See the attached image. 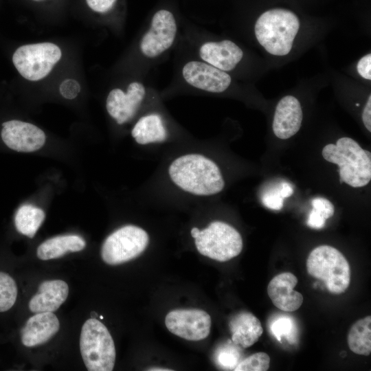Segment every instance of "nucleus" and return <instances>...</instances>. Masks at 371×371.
Wrapping results in <instances>:
<instances>
[{
  "instance_id": "37",
  "label": "nucleus",
  "mask_w": 371,
  "mask_h": 371,
  "mask_svg": "<svg viewBox=\"0 0 371 371\" xmlns=\"http://www.w3.org/2000/svg\"><path fill=\"white\" fill-rule=\"evenodd\" d=\"M148 370H156V371H159V370H162V371H168V370H170V369H165V368H153L152 369H149Z\"/></svg>"
},
{
  "instance_id": "25",
  "label": "nucleus",
  "mask_w": 371,
  "mask_h": 371,
  "mask_svg": "<svg viewBox=\"0 0 371 371\" xmlns=\"http://www.w3.org/2000/svg\"><path fill=\"white\" fill-rule=\"evenodd\" d=\"M237 346L234 343H229L217 349L215 352V361L220 368L225 370H234L240 358Z\"/></svg>"
},
{
  "instance_id": "26",
  "label": "nucleus",
  "mask_w": 371,
  "mask_h": 371,
  "mask_svg": "<svg viewBox=\"0 0 371 371\" xmlns=\"http://www.w3.org/2000/svg\"><path fill=\"white\" fill-rule=\"evenodd\" d=\"M273 335L280 341L283 337H286L290 344L295 341V325L293 319L287 316H280L271 323L270 326Z\"/></svg>"
},
{
  "instance_id": "9",
  "label": "nucleus",
  "mask_w": 371,
  "mask_h": 371,
  "mask_svg": "<svg viewBox=\"0 0 371 371\" xmlns=\"http://www.w3.org/2000/svg\"><path fill=\"white\" fill-rule=\"evenodd\" d=\"M177 33V25L173 14L166 10H158L140 40L141 53L148 58L161 56L173 45Z\"/></svg>"
},
{
  "instance_id": "17",
  "label": "nucleus",
  "mask_w": 371,
  "mask_h": 371,
  "mask_svg": "<svg viewBox=\"0 0 371 371\" xmlns=\"http://www.w3.org/2000/svg\"><path fill=\"white\" fill-rule=\"evenodd\" d=\"M60 323L53 312L38 313L30 317L21 330V341L34 347L48 341L59 330Z\"/></svg>"
},
{
  "instance_id": "10",
  "label": "nucleus",
  "mask_w": 371,
  "mask_h": 371,
  "mask_svg": "<svg viewBox=\"0 0 371 371\" xmlns=\"http://www.w3.org/2000/svg\"><path fill=\"white\" fill-rule=\"evenodd\" d=\"M210 315L200 309H176L169 312L165 324L172 334L190 341L205 339L211 328Z\"/></svg>"
},
{
  "instance_id": "16",
  "label": "nucleus",
  "mask_w": 371,
  "mask_h": 371,
  "mask_svg": "<svg viewBox=\"0 0 371 371\" xmlns=\"http://www.w3.org/2000/svg\"><path fill=\"white\" fill-rule=\"evenodd\" d=\"M302 121L300 102L292 95H286L276 106L273 121V133L280 139H289L298 132Z\"/></svg>"
},
{
  "instance_id": "38",
  "label": "nucleus",
  "mask_w": 371,
  "mask_h": 371,
  "mask_svg": "<svg viewBox=\"0 0 371 371\" xmlns=\"http://www.w3.org/2000/svg\"><path fill=\"white\" fill-rule=\"evenodd\" d=\"M100 317L101 319H102V318H103V317H102V316H100Z\"/></svg>"
},
{
  "instance_id": "22",
  "label": "nucleus",
  "mask_w": 371,
  "mask_h": 371,
  "mask_svg": "<svg viewBox=\"0 0 371 371\" xmlns=\"http://www.w3.org/2000/svg\"><path fill=\"white\" fill-rule=\"evenodd\" d=\"M350 350L355 354L368 356L371 353V317L357 320L348 335Z\"/></svg>"
},
{
  "instance_id": "33",
  "label": "nucleus",
  "mask_w": 371,
  "mask_h": 371,
  "mask_svg": "<svg viewBox=\"0 0 371 371\" xmlns=\"http://www.w3.org/2000/svg\"><path fill=\"white\" fill-rule=\"evenodd\" d=\"M325 218L315 210H312L308 215L307 225L314 229H321L325 225Z\"/></svg>"
},
{
  "instance_id": "5",
  "label": "nucleus",
  "mask_w": 371,
  "mask_h": 371,
  "mask_svg": "<svg viewBox=\"0 0 371 371\" xmlns=\"http://www.w3.org/2000/svg\"><path fill=\"white\" fill-rule=\"evenodd\" d=\"M307 271L311 276L322 280L330 293L340 294L350 282V265L344 255L329 245L315 248L306 260Z\"/></svg>"
},
{
  "instance_id": "18",
  "label": "nucleus",
  "mask_w": 371,
  "mask_h": 371,
  "mask_svg": "<svg viewBox=\"0 0 371 371\" xmlns=\"http://www.w3.org/2000/svg\"><path fill=\"white\" fill-rule=\"evenodd\" d=\"M69 294L68 284L62 280H46L29 302V308L34 313L54 312L65 302Z\"/></svg>"
},
{
  "instance_id": "6",
  "label": "nucleus",
  "mask_w": 371,
  "mask_h": 371,
  "mask_svg": "<svg viewBox=\"0 0 371 371\" xmlns=\"http://www.w3.org/2000/svg\"><path fill=\"white\" fill-rule=\"evenodd\" d=\"M198 251L211 259L225 262L240 254L243 239L232 226L222 221H214L200 230L194 238Z\"/></svg>"
},
{
  "instance_id": "2",
  "label": "nucleus",
  "mask_w": 371,
  "mask_h": 371,
  "mask_svg": "<svg viewBox=\"0 0 371 371\" xmlns=\"http://www.w3.org/2000/svg\"><path fill=\"white\" fill-rule=\"evenodd\" d=\"M322 156L328 162L338 165L341 183L360 188L370 181V153L354 139L344 137L339 139L336 144H327L323 148Z\"/></svg>"
},
{
  "instance_id": "35",
  "label": "nucleus",
  "mask_w": 371,
  "mask_h": 371,
  "mask_svg": "<svg viewBox=\"0 0 371 371\" xmlns=\"http://www.w3.org/2000/svg\"><path fill=\"white\" fill-rule=\"evenodd\" d=\"M279 192L280 195L283 198H287L293 194V189L290 183L287 182H283L280 185Z\"/></svg>"
},
{
  "instance_id": "32",
  "label": "nucleus",
  "mask_w": 371,
  "mask_h": 371,
  "mask_svg": "<svg viewBox=\"0 0 371 371\" xmlns=\"http://www.w3.org/2000/svg\"><path fill=\"white\" fill-rule=\"evenodd\" d=\"M357 71L365 79H371V54L362 57L357 63Z\"/></svg>"
},
{
  "instance_id": "3",
  "label": "nucleus",
  "mask_w": 371,
  "mask_h": 371,
  "mask_svg": "<svg viewBox=\"0 0 371 371\" xmlns=\"http://www.w3.org/2000/svg\"><path fill=\"white\" fill-rule=\"evenodd\" d=\"M299 27V19L293 12L278 8L262 13L254 30L258 41L269 54L285 56L292 48Z\"/></svg>"
},
{
  "instance_id": "29",
  "label": "nucleus",
  "mask_w": 371,
  "mask_h": 371,
  "mask_svg": "<svg viewBox=\"0 0 371 371\" xmlns=\"http://www.w3.org/2000/svg\"><path fill=\"white\" fill-rule=\"evenodd\" d=\"M263 205L271 210H280L284 204V198L280 195L279 189L269 191L262 197Z\"/></svg>"
},
{
  "instance_id": "34",
  "label": "nucleus",
  "mask_w": 371,
  "mask_h": 371,
  "mask_svg": "<svg viewBox=\"0 0 371 371\" xmlns=\"http://www.w3.org/2000/svg\"><path fill=\"white\" fill-rule=\"evenodd\" d=\"M362 120L366 128L371 131V95H369L368 102L362 113Z\"/></svg>"
},
{
  "instance_id": "21",
  "label": "nucleus",
  "mask_w": 371,
  "mask_h": 371,
  "mask_svg": "<svg viewBox=\"0 0 371 371\" xmlns=\"http://www.w3.org/2000/svg\"><path fill=\"white\" fill-rule=\"evenodd\" d=\"M131 134L139 144L163 142L168 135L161 117L156 113L142 117L134 126Z\"/></svg>"
},
{
  "instance_id": "13",
  "label": "nucleus",
  "mask_w": 371,
  "mask_h": 371,
  "mask_svg": "<svg viewBox=\"0 0 371 371\" xmlns=\"http://www.w3.org/2000/svg\"><path fill=\"white\" fill-rule=\"evenodd\" d=\"M2 126L1 138L12 150L33 152L40 149L45 142V133L32 124L10 120L4 122Z\"/></svg>"
},
{
  "instance_id": "27",
  "label": "nucleus",
  "mask_w": 371,
  "mask_h": 371,
  "mask_svg": "<svg viewBox=\"0 0 371 371\" xmlns=\"http://www.w3.org/2000/svg\"><path fill=\"white\" fill-rule=\"evenodd\" d=\"M270 365L269 356L263 352L251 355L240 361L234 370L235 371H266Z\"/></svg>"
},
{
  "instance_id": "7",
  "label": "nucleus",
  "mask_w": 371,
  "mask_h": 371,
  "mask_svg": "<svg viewBox=\"0 0 371 371\" xmlns=\"http://www.w3.org/2000/svg\"><path fill=\"white\" fill-rule=\"evenodd\" d=\"M149 237L143 229L132 225L123 226L110 234L101 248L102 260L110 265H120L139 256L147 247Z\"/></svg>"
},
{
  "instance_id": "31",
  "label": "nucleus",
  "mask_w": 371,
  "mask_h": 371,
  "mask_svg": "<svg viewBox=\"0 0 371 371\" xmlns=\"http://www.w3.org/2000/svg\"><path fill=\"white\" fill-rule=\"evenodd\" d=\"M89 7L93 11L104 13L109 11L116 0H86Z\"/></svg>"
},
{
  "instance_id": "20",
  "label": "nucleus",
  "mask_w": 371,
  "mask_h": 371,
  "mask_svg": "<svg viewBox=\"0 0 371 371\" xmlns=\"http://www.w3.org/2000/svg\"><path fill=\"white\" fill-rule=\"evenodd\" d=\"M86 247L85 240L78 235H63L49 238L37 248V257L42 260L60 258L68 252L82 251Z\"/></svg>"
},
{
  "instance_id": "19",
  "label": "nucleus",
  "mask_w": 371,
  "mask_h": 371,
  "mask_svg": "<svg viewBox=\"0 0 371 371\" xmlns=\"http://www.w3.org/2000/svg\"><path fill=\"white\" fill-rule=\"evenodd\" d=\"M229 326L232 342L244 348L254 345L263 333L260 320L252 313L246 311L235 315L231 319Z\"/></svg>"
},
{
  "instance_id": "23",
  "label": "nucleus",
  "mask_w": 371,
  "mask_h": 371,
  "mask_svg": "<svg viewBox=\"0 0 371 371\" xmlns=\"http://www.w3.org/2000/svg\"><path fill=\"white\" fill-rule=\"evenodd\" d=\"M45 217L44 211L31 204L21 206L14 216L15 227L19 232L33 238Z\"/></svg>"
},
{
  "instance_id": "15",
  "label": "nucleus",
  "mask_w": 371,
  "mask_h": 371,
  "mask_svg": "<svg viewBox=\"0 0 371 371\" xmlns=\"http://www.w3.org/2000/svg\"><path fill=\"white\" fill-rule=\"evenodd\" d=\"M297 284V278L290 272L273 277L267 286V293L273 305L285 312L297 310L302 304L303 296L293 290Z\"/></svg>"
},
{
  "instance_id": "36",
  "label": "nucleus",
  "mask_w": 371,
  "mask_h": 371,
  "mask_svg": "<svg viewBox=\"0 0 371 371\" xmlns=\"http://www.w3.org/2000/svg\"><path fill=\"white\" fill-rule=\"evenodd\" d=\"M199 232H200V229H198L197 227H193L191 229V235L194 238H195L199 235Z\"/></svg>"
},
{
  "instance_id": "30",
  "label": "nucleus",
  "mask_w": 371,
  "mask_h": 371,
  "mask_svg": "<svg viewBox=\"0 0 371 371\" xmlns=\"http://www.w3.org/2000/svg\"><path fill=\"white\" fill-rule=\"evenodd\" d=\"M80 91L78 82L74 79H66L62 82L60 86V92L66 99L75 98Z\"/></svg>"
},
{
  "instance_id": "28",
  "label": "nucleus",
  "mask_w": 371,
  "mask_h": 371,
  "mask_svg": "<svg viewBox=\"0 0 371 371\" xmlns=\"http://www.w3.org/2000/svg\"><path fill=\"white\" fill-rule=\"evenodd\" d=\"M313 209L322 215L325 219L331 217L335 212L333 203L328 199L322 197L315 198L312 201Z\"/></svg>"
},
{
  "instance_id": "14",
  "label": "nucleus",
  "mask_w": 371,
  "mask_h": 371,
  "mask_svg": "<svg viewBox=\"0 0 371 371\" xmlns=\"http://www.w3.org/2000/svg\"><path fill=\"white\" fill-rule=\"evenodd\" d=\"M200 58L224 71L234 69L242 60L243 52L234 42L229 40L207 41L199 48Z\"/></svg>"
},
{
  "instance_id": "24",
  "label": "nucleus",
  "mask_w": 371,
  "mask_h": 371,
  "mask_svg": "<svg viewBox=\"0 0 371 371\" xmlns=\"http://www.w3.org/2000/svg\"><path fill=\"white\" fill-rule=\"evenodd\" d=\"M17 285L8 273L0 271V312L10 309L17 297Z\"/></svg>"
},
{
  "instance_id": "11",
  "label": "nucleus",
  "mask_w": 371,
  "mask_h": 371,
  "mask_svg": "<svg viewBox=\"0 0 371 371\" xmlns=\"http://www.w3.org/2000/svg\"><path fill=\"white\" fill-rule=\"evenodd\" d=\"M184 80L190 86L210 93H221L230 85L232 79L222 71L204 61L190 60L182 67Z\"/></svg>"
},
{
  "instance_id": "8",
  "label": "nucleus",
  "mask_w": 371,
  "mask_h": 371,
  "mask_svg": "<svg viewBox=\"0 0 371 371\" xmlns=\"http://www.w3.org/2000/svg\"><path fill=\"white\" fill-rule=\"evenodd\" d=\"M61 55L56 45L39 43L19 47L13 54L12 61L23 78L37 81L49 74Z\"/></svg>"
},
{
  "instance_id": "12",
  "label": "nucleus",
  "mask_w": 371,
  "mask_h": 371,
  "mask_svg": "<svg viewBox=\"0 0 371 371\" xmlns=\"http://www.w3.org/2000/svg\"><path fill=\"white\" fill-rule=\"evenodd\" d=\"M146 93L144 84L138 81L131 82L126 91L113 89L106 98V110L118 124H122L134 116Z\"/></svg>"
},
{
  "instance_id": "4",
  "label": "nucleus",
  "mask_w": 371,
  "mask_h": 371,
  "mask_svg": "<svg viewBox=\"0 0 371 371\" xmlns=\"http://www.w3.org/2000/svg\"><path fill=\"white\" fill-rule=\"evenodd\" d=\"M80 350L89 371H111L115 361V348L107 328L96 318L83 324L80 336Z\"/></svg>"
},
{
  "instance_id": "1",
  "label": "nucleus",
  "mask_w": 371,
  "mask_h": 371,
  "mask_svg": "<svg viewBox=\"0 0 371 371\" xmlns=\"http://www.w3.org/2000/svg\"><path fill=\"white\" fill-rule=\"evenodd\" d=\"M168 172L177 186L195 195L216 194L225 186L218 166L199 154H188L177 158L170 164Z\"/></svg>"
}]
</instances>
